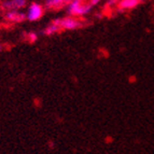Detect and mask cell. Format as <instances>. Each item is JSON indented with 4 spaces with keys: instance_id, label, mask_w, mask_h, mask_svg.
I'll use <instances>...</instances> for the list:
<instances>
[{
    "instance_id": "6da1fadb",
    "label": "cell",
    "mask_w": 154,
    "mask_h": 154,
    "mask_svg": "<svg viewBox=\"0 0 154 154\" xmlns=\"http://www.w3.org/2000/svg\"><path fill=\"white\" fill-rule=\"evenodd\" d=\"M99 1L100 0H72L70 5H68L69 14L71 16L84 15Z\"/></svg>"
},
{
    "instance_id": "7a4b0ae2",
    "label": "cell",
    "mask_w": 154,
    "mask_h": 154,
    "mask_svg": "<svg viewBox=\"0 0 154 154\" xmlns=\"http://www.w3.org/2000/svg\"><path fill=\"white\" fill-rule=\"evenodd\" d=\"M59 25H60V28L62 30H67V29H77L81 28V27H84L88 22L83 20V18H79V16H70V17H65L59 20Z\"/></svg>"
},
{
    "instance_id": "3957f363",
    "label": "cell",
    "mask_w": 154,
    "mask_h": 154,
    "mask_svg": "<svg viewBox=\"0 0 154 154\" xmlns=\"http://www.w3.org/2000/svg\"><path fill=\"white\" fill-rule=\"evenodd\" d=\"M44 14V9L41 5H39V3L33 2L29 5L28 8V13H27V18H28L29 21L33 22V21H38L40 18L43 16Z\"/></svg>"
},
{
    "instance_id": "277c9868",
    "label": "cell",
    "mask_w": 154,
    "mask_h": 154,
    "mask_svg": "<svg viewBox=\"0 0 154 154\" xmlns=\"http://www.w3.org/2000/svg\"><path fill=\"white\" fill-rule=\"evenodd\" d=\"M26 5V0H7L1 3L0 8L3 11H16L18 9L24 8Z\"/></svg>"
},
{
    "instance_id": "5b68a950",
    "label": "cell",
    "mask_w": 154,
    "mask_h": 154,
    "mask_svg": "<svg viewBox=\"0 0 154 154\" xmlns=\"http://www.w3.org/2000/svg\"><path fill=\"white\" fill-rule=\"evenodd\" d=\"M72 0H46L45 7L51 11H59L70 5Z\"/></svg>"
},
{
    "instance_id": "8992f818",
    "label": "cell",
    "mask_w": 154,
    "mask_h": 154,
    "mask_svg": "<svg viewBox=\"0 0 154 154\" xmlns=\"http://www.w3.org/2000/svg\"><path fill=\"white\" fill-rule=\"evenodd\" d=\"M27 18V16L22 12H18V11H9L5 14V20L7 22H10V23H22Z\"/></svg>"
},
{
    "instance_id": "52a82bcc",
    "label": "cell",
    "mask_w": 154,
    "mask_h": 154,
    "mask_svg": "<svg viewBox=\"0 0 154 154\" xmlns=\"http://www.w3.org/2000/svg\"><path fill=\"white\" fill-rule=\"evenodd\" d=\"M141 2V0H119L116 5V9L120 11L124 10H131V9L136 8L139 3Z\"/></svg>"
},
{
    "instance_id": "ba28073f",
    "label": "cell",
    "mask_w": 154,
    "mask_h": 154,
    "mask_svg": "<svg viewBox=\"0 0 154 154\" xmlns=\"http://www.w3.org/2000/svg\"><path fill=\"white\" fill-rule=\"evenodd\" d=\"M36 40H37V35L35 32L26 33V41H28L29 43H33Z\"/></svg>"
},
{
    "instance_id": "9c48e42d",
    "label": "cell",
    "mask_w": 154,
    "mask_h": 154,
    "mask_svg": "<svg viewBox=\"0 0 154 154\" xmlns=\"http://www.w3.org/2000/svg\"><path fill=\"white\" fill-rule=\"evenodd\" d=\"M1 51H2V46L0 45V52H1Z\"/></svg>"
}]
</instances>
